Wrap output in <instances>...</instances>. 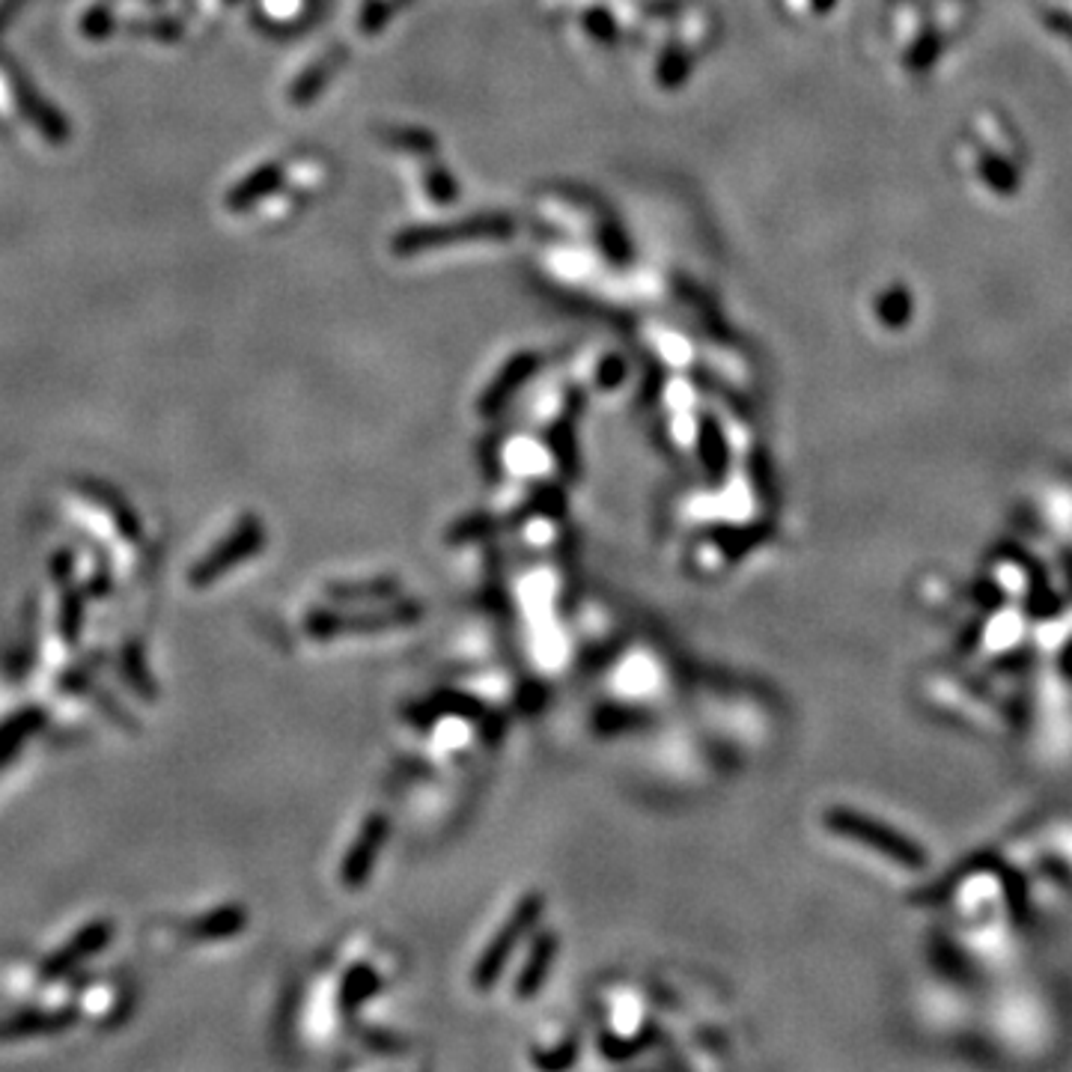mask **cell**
Segmentation results:
<instances>
[{
  "mask_svg": "<svg viewBox=\"0 0 1072 1072\" xmlns=\"http://www.w3.org/2000/svg\"><path fill=\"white\" fill-rule=\"evenodd\" d=\"M825 825L835 835L847 837V840H858V843L876 849V852H885L891 861L903 864V867L921 870L926 864V852L914 840H909L900 831H894L891 825H882L876 820H870L864 813L849 811V808H831V811L825 813Z\"/></svg>",
  "mask_w": 1072,
  "mask_h": 1072,
  "instance_id": "cell-2",
  "label": "cell"
},
{
  "mask_svg": "<svg viewBox=\"0 0 1072 1072\" xmlns=\"http://www.w3.org/2000/svg\"><path fill=\"white\" fill-rule=\"evenodd\" d=\"M554 957H557V936L554 933L537 936L528 960L521 962L519 969V981H516V995L519 998H533V995L540 993L542 983H545V977H549V971L554 965Z\"/></svg>",
  "mask_w": 1072,
  "mask_h": 1072,
  "instance_id": "cell-6",
  "label": "cell"
},
{
  "mask_svg": "<svg viewBox=\"0 0 1072 1072\" xmlns=\"http://www.w3.org/2000/svg\"><path fill=\"white\" fill-rule=\"evenodd\" d=\"M331 596L340 602H370V599H396L399 596V584L394 578H375V581H352V584H334Z\"/></svg>",
  "mask_w": 1072,
  "mask_h": 1072,
  "instance_id": "cell-9",
  "label": "cell"
},
{
  "mask_svg": "<svg viewBox=\"0 0 1072 1072\" xmlns=\"http://www.w3.org/2000/svg\"><path fill=\"white\" fill-rule=\"evenodd\" d=\"M423 617V608L418 602H399L384 611H364V614H334V611H317L307 620V632L317 638L328 634H349V632H387L399 626H411Z\"/></svg>",
  "mask_w": 1072,
  "mask_h": 1072,
  "instance_id": "cell-3",
  "label": "cell"
},
{
  "mask_svg": "<svg viewBox=\"0 0 1072 1072\" xmlns=\"http://www.w3.org/2000/svg\"><path fill=\"white\" fill-rule=\"evenodd\" d=\"M391 837V820L384 813H373L367 816V823L361 825V831L355 837V843L349 847L346 858H343V867H340V879L349 891H361L370 873L375 867V858L387 843Z\"/></svg>",
  "mask_w": 1072,
  "mask_h": 1072,
  "instance_id": "cell-4",
  "label": "cell"
},
{
  "mask_svg": "<svg viewBox=\"0 0 1072 1072\" xmlns=\"http://www.w3.org/2000/svg\"><path fill=\"white\" fill-rule=\"evenodd\" d=\"M108 941V924H96V926H87V933H81L78 936V941H75V948L69 945L66 950H60V957H57L51 965H48V971H66L69 965H75V962H81L84 957H90L93 950H99Z\"/></svg>",
  "mask_w": 1072,
  "mask_h": 1072,
  "instance_id": "cell-10",
  "label": "cell"
},
{
  "mask_svg": "<svg viewBox=\"0 0 1072 1072\" xmlns=\"http://www.w3.org/2000/svg\"><path fill=\"white\" fill-rule=\"evenodd\" d=\"M262 542H266V528H262L260 521L254 519L245 521V525L230 533V537H226V540L209 554V557H204L200 564L194 566L192 581L197 588L212 584L214 578L224 576L226 569H233V566L242 564V560H248L250 554L260 552Z\"/></svg>",
  "mask_w": 1072,
  "mask_h": 1072,
  "instance_id": "cell-5",
  "label": "cell"
},
{
  "mask_svg": "<svg viewBox=\"0 0 1072 1072\" xmlns=\"http://www.w3.org/2000/svg\"><path fill=\"white\" fill-rule=\"evenodd\" d=\"M542 905H545L542 894H528V897H521L519 905H516L513 914L507 917V924L497 929L495 938L485 945L483 957L477 960L475 971H471L475 989L489 993V989L501 981V971L507 969V962L513 960L516 948H519L521 941H525V936H528L533 926H537V921H540Z\"/></svg>",
  "mask_w": 1072,
  "mask_h": 1072,
  "instance_id": "cell-1",
  "label": "cell"
},
{
  "mask_svg": "<svg viewBox=\"0 0 1072 1072\" xmlns=\"http://www.w3.org/2000/svg\"><path fill=\"white\" fill-rule=\"evenodd\" d=\"M242 926H245V912L242 909H221V912H212L200 917V921H194L188 926V933L194 938H224L238 933Z\"/></svg>",
  "mask_w": 1072,
  "mask_h": 1072,
  "instance_id": "cell-8",
  "label": "cell"
},
{
  "mask_svg": "<svg viewBox=\"0 0 1072 1072\" xmlns=\"http://www.w3.org/2000/svg\"><path fill=\"white\" fill-rule=\"evenodd\" d=\"M375 989H379V974H375L370 965H355V969H349V974L343 977V986H340V1005H343V1010H355V1007H361Z\"/></svg>",
  "mask_w": 1072,
  "mask_h": 1072,
  "instance_id": "cell-7",
  "label": "cell"
}]
</instances>
